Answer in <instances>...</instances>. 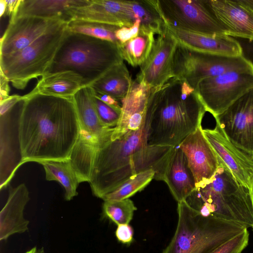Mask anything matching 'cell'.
I'll return each instance as SVG.
<instances>
[{
    "label": "cell",
    "mask_w": 253,
    "mask_h": 253,
    "mask_svg": "<svg viewBox=\"0 0 253 253\" xmlns=\"http://www.w3.org/2000/svg\"><path fill=\"white\" fill-rule=\"evenodd\" d=\"M23 98V96L10 95L7 98L0 101V115L6 113Z\"/></svg>",
    "instance_id": "cell-37"
},
{
    "label": "cell",
    "mask_w": 253,
    "mask_h": 253,
    "mask_svg": "<svg viewBox=\"0 0 253 253\" xmlns=\"http://www.w3.org/2000/svg\"><path fill=\"white\" fill-rule=\"evenodd\" d=\"M21 0H5L6 8L4 15L9 17V20L15 15Z\"/></svg>",
    "instance_id": "cell-38"
},
{
    "label": "cell",
    "mask_w": 253,
    "mask_h": 253,
    "mask_svg": "<svg viewBox=\"0 0 253 253\" xmlns=\"http://www.w3.org/2000/svg\"><path fill=\"white\" fill-rule=\"evenodd\" d=\"M133 83L124 62L112 67L90 86L96 92L109 95L122 101L130 92Z\"/></svg>",
    "instance_id": "cell-27"
},
{
    "label": "cell",
    "mask_w": 253,
    "mask_h": 253,
    "mask_svg": "<svg viewBox=\"0 0 253 253\" xmlns=\"http://www.w3.org/2000/svg\"><path fill=\"white\" fill-rule=\"evenodd\" d=\"M40 164L44 169L47 180L58 181L64 188L66 200L70 201L78 195L77 189L80 182L68 161H44Z\"/></svg>",
    "instance_id": "cell-29"
},
{
    "label": "cell",
    "mask_w": 253,
    "mask_h": 253,
    "mask_svg": "<svg viewBox=\"0 0 253 253\" xmlns=\"http://www.w3.org/2000/svg\"><path fill=\"white\" fill-rule=\"evenodd\" d=\"M19 130L23 164L67 161L81 132L73 96L23 95Z\"/></svg>",
    "instance_id": "cell-1"
},
{
    "label": "cell",
    "mask_w": 253,
    "mask_h": 253,
    "mask_svg": "<svg viewBox=\"0 0 253 253\" xmlns=\"http://www.w3.org/2000/svg\"><path fill=\"white\" fill-rule=\"evenodd\" d=\"M29 200V191L24 183L10 189L7 201L0 212V241L28 229L29 221L24 217V210Z\"/></svg>",
    "instance_id": "cell-22"
},
{
    "label": "cell",
    "mask_w": 253,
    "mask_h": 253,
    "mask_svg": "<svg viewBox=\"0 0 253 253\" xmlns=\"http://www.w3.org/2000/svg\"><path fill=\"white\" fill-rule=\"evenodd\" d=\"M23 98L0 115V188L6 187L23 164L19 138V121Z\"/></svg>",
    "instance_id": "cell-12"
},
{
    "label": "cell",
    "mask_w": 253,
    "mask_h": 253,
    "mask_svg": "<svg viewBox=\"0 0 253 253\" xmlns=\"http://www.w3.org/2000/svg\"><path fill=\"white\" fill-rule=\"evenodd\" d=\"M242 2L253 11V0H243Z\"/></svg>",
    "instance_id": "cell-42"
},
{
    "label": "cell",
    "mask_w": 253,
    "mask_h": 253,
    "mask_svg": "<svg viewBox=\"0 0 253 253\" xmlns=\"http://www.w3.org/2000/svg\"><path fill=\"white\" fill-rule=\"evenodd\" d=\"M81 130L95 138L99 144L109 139L114 130L104 126L100 121L90 86L80 88L73 96Z\"/></svg>",
    "instance_id": "cell-24"
},
{
    "label": "cell",
    "mask_w": 253,
    "mask_h": 253,
    "mask_svg": "<svg viewBox=\"0 0 253 253\" xmlns=\"http://www.w3.org/2000/svg\"><path fill=\"white\" fill-rule=\"evenodd\" d=\"M98 146L95 138L81 130L68 160L80 183L89 182Z\"/></svg>",
    "instance_id": "cell-25"
},
{
    "label": "cell",
    "mask_w": 253,
    "mask_h": 253,
    "mask_svg": "<svg viewBox=\"0 0 253 253\" xmlns=\"http://www.w3.org/2000/svg\"><path fill=\"white\" fill-rule=\"evenodd\" d=\"M151 88L135 80L133 81L130 92L121 101V119L114 127L111 140L120 137L128 131L139 128L147 115Z\"/></svg>",
    "instance_id": "cell-20"
},
{
    "label": "cell",
    "mask_w": 253,
    "mask_h": 253,
    "mask_svg": "<svg viewBox=\"0 0 253 253\" xmlns=\"http://www.w3.org/2000/svg\"><path fill=\"white\" fill-rule=\"evenodd\" d=\"M67 27L70 32L109 41L115 43L118 47L119 46L115 32L120 27L97 22L73 20L68 23Z\"/></svg>",
    "instance_id": "cell-31"
},
{
    "label": "cell",
    "mask_w": 253,
    "mask_h": 253,
    "mask_svg": "<svg viewBox=\"0 0 253 253\" xmlns=\"http://www.w3.org/2000/svg\"><path fill=\"white\" fill-rule=\"evenodd\" d=\"M84 86L83 81L78 75L70 71L59 72L43 75L32 91L46 95L70 97Z\"/></svg>",
    "instance_id": "cell-26"
},
{
    "label": "cell",
    "mask_w": 253,
    "mask_h": 253,
    "mask_svg": "<svg viewBox=\"0 0 253 253\" xmlns=\"http://www.w3.org/2000/svg\"><path fill=\"white\" fill-rule=\"evenodd\" d=\"M250 193H251V195L252 201L253 206V181L252 183L251 187V188L250 189ZM252 228H253V226Z\"/></svg>",
    "instance_id": "cell-43"
},
{
    "label": "cell",
    "mask_w": 253,
    "mask_h": 253,
    "mask_svg": "<svg viewBox=\"0 0 253 253\" xmlns=\"http://www.w3.org/2000/svg\"><path fill=\"white\" fill-rule=\"evenodd\" d=\"M154 34L140 27L137 36L119 46L123 60L133 67L143 64L152 50L155 41Z\"/></svg>",
    "instance_id": "cell-28"
},
{
    "label": "cell",
    "mask_w": 253,
    "mask_h": 253,
    "mask_svg": "<svg viewBox=\"0 0 253 253\" xmlns=\"http://www.w3.org/2000/svg\"><path fill=\"white\" fill-rule=\"evenodd\" d=\"M61 22H64L29 16L16 17L9 20L0 40V57L21 51Z\"/></svg>",
    "instance_id": "cell-15"
},
{
    "label": "cell",
    "mask_w": 253,
    "mask_h": 253,
    "mask_svg": "<svg viewBox=\"0 0 253 253\" xmlns=\"http://www.w3.org/2000/svg\"><path fill=\"white\" fill-rule=\"evenodd\" d=\"M67 24L61 22L21 51L0 57V73L18 89L25 88L32 79L42 77L68 31Z\"/></svg>",
    "instance_id": "cell-6"
},
{
    "label": "cell",
    "mask_w": 253,
    "mask_h": 253,
    "mask_svg": "<svg viewBox=\"0 0 253 253\" xmlns=\"http://www.w3.org/2000/svg\"><path fill=\"white\" fill-rule=\"evenodd\" d=\"M153 111L149 98L147 115L139 129L99 144L88 182L95 196L102 199L131 176L149 169L155 171V179H161L174 147L149 145Z\"/></svg>",
    "instance_id": "cell-2"
},
{
    "label": "cell",
    "mask_w": 253,
    "mask_h": 253,
    "mask_svg": "<svg viewBox=\"0 0 253 253\" xmlns=\"http://www.w3.org/2000/svg\"><path fill=\"white\" fill-rule=\"evenodd\" d=\"M6 8L5 0H0V17L4 15Z\"/></svg>",
    "instance_id": "cell-41"
},
{
    "label": "cell",
    "mask_w": 253,
    "mask_h": 253,
    "mask_svg": "<svg viewBox=\"0 0 253 253\" xmlns=\"http://www.w3.org/2000/svg\"><path fill=\"white\" fill-rule=\"evenodd\" d=\"M89 0H21L15 16H29L56 19L68 23L74 11ZM11 19V20H12Z\"/></svg>",
    "instance_id": "cell-23"
},
{
    "label": "cell",
    "mask_w": 253,
    "mask_h": 253,
    "mask_svg": "<svg viewBox=\"0 0 253 253\" xmlns=\"http://www.w3.org/2000/svg\"><path fill=\"white\" fill-rule=\"evenodd\" d=\"M177 43L166 25L163 33L155 41L148 58L140 66L135 80L154 88L162 85L172 78V60Z\"/></svg>",
    "instance_id": "cell-14"
},
{
    "label": "cell",
    "mask_w": 253,
    "mask_h": 253,
    "mask_svg": "<svg viewBox=\"0 0 253 253\" xmlns=\"http://www.w3.org/2000/svg\"><path fill=\"white\" fill-rule=\"evenodd\" d=\"M155 2L167 25L204 35H226L208 0H155Z\"/></svg>",
    "instance_id": "cell-9"
},
{
    "label": "cell",
    "mask_w": 253,
    "mask_h": 253,
    "mask_svg": "<svg viewBox=\"0 0 253 253\" xmlns=\"http://www.w3.org/2000/svg\"><path fill=\"white\" fill-rule=\"evenodd\" d=\"M155 171L149 169L131 176L119 187L105 195L102 199L106 201H119L128 199L136 193L143 189L153 179Z\"/></svg>",
    "instance_id": "cell-30"
},
{
    "label": "cell",
    "mask_w": 253,
    "mask_h": 253,
    "mask_svg": "<svg viewBox=\"0 0 253 253\" xmlns=\"http://www.w3.org/2000/svg\"><path fill=\"white\" fill-rule=\"evenodd\" d=\"M9 82L6 77L0 73V101L8 97L10 88L8 85Z\"/></svg>",
    "instance_id": "cell-40"
},
{
    "label": "cell",
    "mask_w": 253,
    "mask_h": 253,
    "mask_svg": "<svg viewBox=\"0 0 253 253\" xmlns=\"http://www.w3.org/2000/svg\"><path fill=\"white\" fill-rule=\"evenodd\" d=\"M123 60L115 43L68 29L45 74L72 72L82 79L84 86H90Z\"/></svg>",
    "instance_id": "cell-4"
},
{
    "label": "cell",
    "mask_w": 253,
    "mask_h": 253,
    "mask_svg": "<svg viewBox=\"0 0 253 253\" xmlns=\"http://www.w3.org/2000/svg\"><path fill=\"white\" fill-rule=\"evenodd\" d=\"M162 180L166 183L177 203L186 201L196 189L186 156L178 146L173 147L168 157Z\"/></svg>",
    "instance_id": "cell-21"
},
{
    "label": "cell",
    "mask_w": 253,
    "mask_h": 253,
    "mask_svg": "<svg viewBox=\"0 0 253 253\" xmlns=\"http://www.w3.org/2000/svg\"><path fill=\"white\" fill-rule=\"evenodd\" d=\"M214 119L231 141L253 155V88Z\"/></svg>",
    "instance_id": "cell-11"
},
{
    "label": "cell",
    "mask_w": 253,
    "mask_h": 253,
    "mask_svg": "<svg viewBox=\"0 0 253 253\" xmlns=\"http://www.w3.org/2000/svg\"><path fill=\"white\" fill-rule=\"evenodd\" d=\"M234 71L253 73V63L244 55L232 57L207 53L179 42L173 53V78L185 81L195 90L203 80Z\"/></svg>",
    "instance_id": "cell-7"
},
{
    "label": "cell",
    "mask_w": 253,
    "mask_h": 253,
    "mask_svg": "<svg viewBox=\"0 0 253 253\" xmlns=\"http://www.w3.org/2000/svg\"><path fill=\"white\" fill-rule=\"evenodd\" d=\"M93 92L94 95L104 103L118 108H121L119 101L112 96L106 94L97 93L94 90Z\"/></svg>",
    "instance_id": "cell-39"
},
{
    "label": "cell",
    "mask_w": 253,
    "mask_h": 253,
    "mask_svg": "<svg viewBox=\"0 0 253 253\" xmlns=\"http://www.w3.org/2000/svg\"><path fill=\"white\" fill-rule=\"evenodd\" d=\"M149 99L153 109L149 145L178 146L202 126L207 111L196 91L185 81L172 78L151 88Z\"/></svg>",
    "instance_id": "cell-3"
},
{
    "label": "cell",
    "mask_w": 253,
    "mask_h": 253,
    "mask_svg": "<svg viewBox=\"0 0 253 253\" xmlns=\"http://www.w3.org/2000/svg\"><path fill=\"white\" fill-rule=\"evenodd\" d=\"M93 101L101 124L108 127H116L121 119L122 109L104 103L94 95V92Z\"/></svg>",
    "instance_id": "cell-33"
},
{
    "label": "cell",
    "mask_w": 253,
    "mask_h": 253,
    "mask_svg": "<svg viewBox=\"0 0 253 253\" xmlns=\"http://www.w3.org/2000/svg\"><path fill=\"white\" fill-rule=\"evenodd\" d=\"M141 22L137 20L131 27L124 26L119 28L115 32V36L119 43V46L137 36L139 32Z\"/></svg>",
    "instance_id": "cell-35"
},
{
    "label": "cell",
    "mask_w": 253,
    "mask_h": 253,
    "mask_svg": "<svg viewBox=\"0 0 253 253\" xmlns=\"http://www.w3.org/2000/svg\"><path fill=\"white\" fill-rule=\"evenodd\" d=\"M73 20L131 27L137 20L135 0H89L74 11Z\"/></svg>",
    "instance_id": "cell-17"
},
{
    "label": "cell",
    "mask_w": 253,
    "mask_h": 253,
    "mask_svg": "<svg viewBox=\"0 0 253 253\" xmlns=\"http://www.w3.org/2000/svg\"><path fill=\"white\" fill-rule=\"evenodd\" d=\"M166 26L178 42L194 50L227 56L243 55L239 42L227 35H204Z\"/></svg>",
    "instance_id": "cell-19"
},
{
    "label": "cell",
    "mask_w": 253,
    "mask_h": 253,
    "mask_svg": "<svg viewBox=\"0 0 253 253\" xmlns=\"http://www.w3.org/2000/svg\"><path fill=\"white\" fill-rule=\"evenodd\" d=\"M137 208L129 198L119 201H104L102 206L103 216L117 225L129 224Z\"/></svg>",
    "instance_id": "cell-32"
},
{
    "label": "cell",
    "mask_w": 253,
    "mask_h": 253,
    "mask_svg": "<svg viewBox=\"0 0 253 253\" xmlns=\"http://www.w3.org/2000/svg\"><path fill=\"white\" fill-rule=\"evenodd\" d=\"M178 147L184 153L193 175L196 188L210 181L219 166L217 157L201 126L186 137Z\"/></svg>",
    "instance_id": "cell-16"
},
{
    "label": "cell",
    "mask_w": 253,
    "mask_h": 253,
    "mask_svg": "<svg viewBox=\"0 0 253 253\" xmlns=\"http://www.w3.org/2000/svg\"><path fill=\"white\" fill-rule=\"evenodd\" d=\"M253 88V73L234 71L201 82L196 89L207 112L214 118Z\"/></svg>",
    "instance_id": "cell-10"
},
{
    "label": "cell",
    "mask_w": 253,
    "mask_h": 253,
    "mask_svg": "<svg viewBox=\"0 0 253 253\" xmlns=\"http://www.w3.org/2000/svg\"><path fill=\"white\" fill-rule=\"evenodd\" d=\"M35 253H46L43 248L37 249Z\"/></svg>",
    "instance_id": "cell-45"
},
{
    "label": "cell",
    "mask_w": 253,
    "mask_h": 253,
    "mask_svg": "<svg viewBox=\"0 0 253 253\" xmlns=\"http://www.w3.org/2000/svg\"><path fill=\"white\" fill-rule=\"evenodd\" d=\"M186 201L203 215L235 222L247 229L253 226V206L250 189L242 185L236 192L228 195L201 186L196 188Z\"/></svg>",
    "instance_id": "cell-8"
},
{
    "label": "cell",
    "mask_w": 253,
    "mask_h": 253,
    "mask_svg": "<svg viewBox=\"0 0 253 253\" xmlns=\"http://www.w3.org/2000/svg\"><path fill=\"white\" fill-rule=\"evenodd\" d=\"M249 232L246 229L210 253H241L249 244Z\"/></svg>",
    "instance_id": "cell-34"
},
{
    "label": "cell",
    "mask_w": 253,
    "mask_h": 253,
    "mask_svg": "<svg viewBox=\"0 0 253 253\" xmlns=\"http://www.w3.org/2000/svg\"><path fill=\"white\" fill-rule=\"evenodd\" d=\"M174 234L162 253H210L247 229L243 225L205 216L186 201L178 203Z\"/></svg>",
    "instance_id": "cell-5"
},
{
    "label": "cell",
    "mask_w": 253,
    "mask_h": 253,
    "mask_svg": "<svg viewBox=\"0 0 253 253\" xmlns=\"http://www.w3.org/2000/svg\"><path fill=\"white\" fill-rule=\"evenodd\" d=\"M37 249L36 247H34L30 250L27 251L26 253H35Z\"/></svg>",
    "instance_id": "cell-44"
},
{
    "label": "cell",
    "mask_w": 253,
    "mask_h": 253,
    "mask_svg": "<svg viewBox=\"0 0 253 253\" xmlns=\"http://www.w3.org/2000/svg\"><path fill=\"white\" fill-rule=\"evenodd\" d=\"M117 240L123 244L129 245L133 240V230L129 224L118 225L115 231Z\"/></svg>",
    "instance_id": "cell-36"
},
{
    "label": "cell",
    "mask_w": 253,
    "mask_h": 253,
    "mask_svg": "<svg viewBox=\"0 0 253 253\" xmlns=\"http://www.w3.org/2000/svg\"><path fill=\"white\" fill-rule=\"evenodd\" d=\"M214 15L228 36L253 42V11L240 0H209Z\"/></svg>",
    "instance_id": "cell-18"
},
{
    "label": "cell",
    "mask_w": 253,
    "mask_h": 253,
    "mask_svg": "<svg viewBox=\"0 0 253 253\" xmlns=\"http://www.w3.org/2000/svg\"><path fill=\"white\" fill-rule=\"evenodd\" d=\"M203 132L218 159L239 185L250 189L253 181V155L231 141L217 123L214 128L203 129Z\"/></svg>",
    "instance_id": "cell-13"
}]
</instances>
